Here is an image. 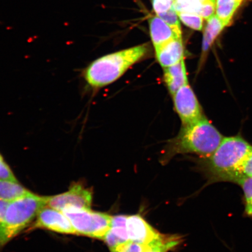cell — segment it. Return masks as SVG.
I'll use <instances>...</instances> for the list:
<instances>
[{
	"mask_svg": "<svg viewBox=\"0 0 252 252\" xmlns=\"http://www.w3.org/2000/svg\"><path fill=\"white\" fill-rule=\"evenodd\" d=\"M36 217L33 228H44L62 234H76L70 220L61 211L45 207Z\"/></svg>",
	"mask_w": 252,
	"mask_h": 252,
	"instance_id": "ba28073f",
	"label": "cell"
},
{
	"mask_svg": "<svg viewBox=\"0 0 252 252\" xmlns=\"http://www.w3.org/2000/svg\"><path fill=\"white\" fill-rule=\"evenodd\" d=\"M32 193L18 182L0 179V199L12 201Z\"/></svg>",
	"mask_w": 252,
	"mask_h": 252,
	"instance_id": "9a60e30c",
	"label": "cell"
},
{
	"mask_svg": "<svg viewBox=\"0 0 252 252\" xmlns=\"http://www.w3.org/2000/svg\"><path fill=\"white\" fill-rule=\"evenodd\" d=\"M179 239L174 236L166 237L163 235L159 240L149 245L144 252H168L179 244Z\"/></svg>",
	"mask_w": 252,
	"mask_h": 252,
	"instance_id": "ac0fdd59",
	"label": "cell"
},
{
	"mask_svg": "<svg viewBox=\"0 0 252 252\" xmlns=\"http://www.w3.org/2000/svg\"><path fill=\"white\" fill-rule=\"evenodd\" d=\"M127 229L129 240L143 245L149 246L163 236L138 214L128 216Z\"/></svg>",
	"mask_w": 252,
	"mask_h": 252,
	"instance_id": "9c48e42d",
	"label": "cell"
},
{
	"mask_svg": "<svg viewBox=\"0 0 252 252\" xmlns=\"http://www.w3.org/2000/svg\"><path fill=\"white\" fill-rule=\"evenodd\" d=\"M70 220L76 234L102 239L111 227L112 217L90 209H68L62 212Z\"/></svg>",
	"mask_w": 252,
	"mask_h": 252,
	"instance_id": "5b68a950",
	"label": "cell"
},
{
	"mask_svg": "<svg viewBox=\"0 0 252 252\" xmlns=\"http://www.w3.org/2000/svg\"><path fill=\"white\" fill-rule=\"evenodd\" d=\"M149 52V45L143 44L103 56L91 63L86 69L85 80L94 89L108 86L118 80Z\"/></svg>",
	"mask_w": 252,
	"mask_h": 252,
	"instance_id": "3957f363",
	"label": "cell"
},
{
	"mask_svg": "<svg viewBox=\"0 0 252 252\" xmlns=\"http://www.w3.org/2000/svg\"><path fill=\"white\" fill-rule=\"evenodd\" d=\"M244 193V213L246 216L252 217V177H243L236 183Z\"/></svg>",
	"mask_w": 252,
	"mask_h": 252,
	"instance_id": "e0dca14e",
	"label": "cell"
},
{
	"mask_svg": "<svg viewBox=\"0 0 252 252\" xmlns=\"http://www.w3.org/2000/svg\"><path fill=\"white\" fill-rule=\"evenodd\" d=\"M0 179L12 181L15 179L13 173L7 163L4 162L1 155H0Z\"/></svg>",
	"mask_w": 252,
	"mask_h": 252,
	"instance_id": "603a6c76",
	"label": "cell"
},
{
	"mask_svg": "<svg viewBox=\"0 0 252 252\" xmlns=\"http://www.w3.org/2000/svg\"><path fill=\"white\" fill-rule=\"evenodd\" d=\"M243 0H216V14L220 21L228 26Z\"/></svg>",
	"mask_w": 252,
	"mask_h": 252,
	"instance_id": "2e32d148",
	"label": "cell"
},
{
	"mask_svg": "<svg viewBox=\"0 0 252 252\" xmlns=\"http://www.w3.org/2000/svg\"><path fill=\"white\" fill-rule=\"evenodd\" d=\"M151 40L155 49L175 38L179 37L174 30L158 16L149 20Z\"/></svg>",
	"mask_w": 252,
	"mask_h": 252,
	"instance_id": "7c38bea8",
	"label": "cell"
},
{
	"mask_svg": "<svg viewBox=\"0 0 252 252\" xmlns=\"http://www.w3.org/2000/svg\"><path fill=\"white\" fill-rule=\"evenodd\" d=\"M172 97L182 126L193 124L204 116L197 96L189 83L181 87Z\"/></svg>",
	"mask_w": 252,
	"mask_h": 252,
	"instance_id": "8992f818",
	"label": "cell"
},
{
	"mask_svg": "<svg viewBox=\"0 0 252 252\" xmlns=\"http://www.w3.org/2000/svg\"><path fill=\"white\" fill-rule=\"evenodd\" d=\"M216 1H206L202 2L197 14L205 20H209L210 18L213 17L216 14Z\"/></svg>",
	"mask_w": 252,
	"mask_h": 252,
	"instance_id": "44dd1931",
	"label": "cell"
},
{
	"mask_svg": "<svg viewBox=\"0 0 252 252\" xmlns=\"http://www.w3.org/2000/svg\"><path fill=\"white\" fill-rule=\"evenodd\" d=\"M49 197L32 193L11 201L4 222L0 226V247H2L26 228L43 207Z\"/></svg>",
	"mask_w": 252,
	"mask_h": 252,
	"instance_id": "277c9868",
	"label": "cell"
},
{
	"mask_svg": "<svg viewBox=\"0 0 252 252\" xmlns=\"http://www.w3.org/2000/svg\"><path fill=\"white\" fill-rule=\"evenodd\" d=\"M175 0H153L154 11L157 15L164 13L175 7Z\"/></svg>",
	"mask_w": 252,
	"mask_h": 252,
	"instance_id": "7402d4cb",
	"label": "cell"
},
{
	"mask_svg": "<svg viewBox=\"0 0 252 252\" xmlns=\"http://www.w3.org/2000/svg\"><path fill=\"white\" fill-rule=\"evenodd\" d=\"M148 248H149V246L138 244L133 242H129L119 252H144L147 250Z\"/></svg>",
	"mask_w": 252,
	"mask_h": 252,
	"instance_id": "cb8c5ba5",
	"label": "cell"
},
{
	"mask_svg": "<svg viewBox=\"0 0 252 252\" xmlns=\"http://www.w3.org/2000/svg\"><path fill=\"white\" fill-rule=\"evenodd\" d=\"M224 137L204 116L190 125L183 126L175 138L167 145L163 162L166 163L178 154H197L202 158L210 157Z\"/></svg>",
	"mask_w": 252,
	"mask_h": 252,
	"instance_id": "7a4b0ae2",
	"label": "cell"
},
{
	"mask_svg": "<svg viewBox=\"0 0 252 252\" xmlns=\"http://www.w3.org/2000/svg\"><path fill=\"white\" fill-rule=\"evenodd\" d=\"M163 80L170 94L173 95L189 83L184 60L175 65L163 68Z\"/></svg>",
	"mask_w": 252,
	"mask_h": 252,
	"instance_id": "4fadbf2b",
	"label": "cell"
},
{
	"mask_svg": "<svg viewBox=\"0 0 252 252\" xmlns=\"http://www.w3.org/2000/svg\"><path fill=\"white\" fill-rule=\"evenodd\" d=\"M11 201L0 199V226L4 221L6 213Z\"/></svg>",
	"mask_w": 252,
	"mask_h": 252,
	"instance_id": "484cf974",
	"label": "cell"
},
{
	"mask_svg": "<svg viewBox=\"0 0 252 252\" xmlns=\"http://www.w3.org/2000/svg\"><path fill=\"white\" fill-rule=\"evenodd\" d=\"M241 175L242 178L252 177V150L242 167Z\"/></svg>",
	"mask_w": 252,
	"mask_h": 252,
	"instance_id": "d4e9b609",
	"label": "cell"
},
{
	"mask_svg": "<svg viewBox=\"0 0 252 252\" xmlns=\"http://www.w3.org/2000/svg\"><path fill=\"white\" fill-rule=\"evenodd\" d=\"M92 201L93 194L89 189L74 184L65 193L49 197L47 205L63 212L68 209H90Z\"/></svg>",
	"mask_w": 252,
	"mask_h": 252,
	"instance_id": "52a82bcc",
	"label": "cell"
},
{
	"mask_svg": "<svg viewBox=\"0 0 252 252\" xmlns=\"http://www.w3.org/2000/svg\"><path fill=\"white\" fill-rule=\"evenodd\" d=\"M225 27V24L216 15L207 20L203 33L202 50H201L200 62V67L206 61L211 47Z\"/></svg>",
	"mask_w": 252,
	"mask_h": 252,
	"instance_id": "5bb4252c",
	"label": "cell"
},
{
	"mask_svg": "<svg viewBox=\"0 0 252 252\" xmlns=\"http://www.w3.org/2000/svg\"><path fill=\"white\" fill-rule=\"evenodd\" d=\"M156 58L163 68L171 67L184 60L182 38H175L155 49Z\"/></svg>",
	"mask_w": 252,
	"mask_h": 252,
	"instance_id": "8fae6325",
	"label": "cell"
},
{
	"mask_svg": "<svg viewBox=\"0 0 252 252\" xmlns=\"http://www.w3.org/2000/svg\"><path fill=\"white\" fill-rule=\"evenodd\" d=\"M201 2L206 1H216V0H201Z\"/></svg>",
	"mask_w": 252,
	"mask_h": 252,
	"instance_id": "4316f807",
	"label": "cell"
},
{
	"mask_svg": "<svg viewBox=\"0 0 252 252\" xmlns=\"http://www.w3.org/2000/svg\"><path fill=\"white\" fill-rule=\"evenodd\" d=\"M179 19L189 28L196 31L203 29V18L194 12L177 11Z\"/></svg>",
	"mask_w": 252,
	"mask_h": 252,
	"instance_id": "d6986e66",
	"label": "cell"
},
{
	"mask_svg": "<svg viewBox=\"0 0 252 252\" xmlns=\"http://www.w3.org/2000/svg\"><path fill=\"white\" fill-rule=\"evenodd\" d=\"M252 150V145L240 135L224 137L212 155L201 160L200 169L207 179V185L236 184L242 178V167Z\"/></svg>",
	"mask_w": 252,
	"mask_h": 252,
	"instance_id": "6da1fadb",
	"label": "cell"
},
{
	"mask_svg": "<svg viewBox=\"0 0 252 252\" xmlns=\"http://www.w3.org/2000/svg\"><path fill=\"white\" fill-rule=\"evenodd\" d=\"M157 15L174 30L179 37L182 38L181 25L179 23L178 12L175 7L171 8L170 10L164 12V13Z\"/></svg>",
	"mask_w": 252,
	"mask_h": 252,
	"instance_id": "ffe728a7",
	"label": "cell"
},
{
	"mask_svg": "<svg viewBox=\"0 0 252 252\" xmlns=\"http://www.w3.org/2000/svg\"><path fill=\"white\" fill-rule=\"evenodd\" d=\"M127 217L125 215L112 217L111 227L103 239L110 252H119L130 242L127 229Z\"/></svg>",
	"mask_w": 252,
	"mask_h": 252,
	"instance_id": "30bf717a",
	"label": "cell"
}]
</instances>
